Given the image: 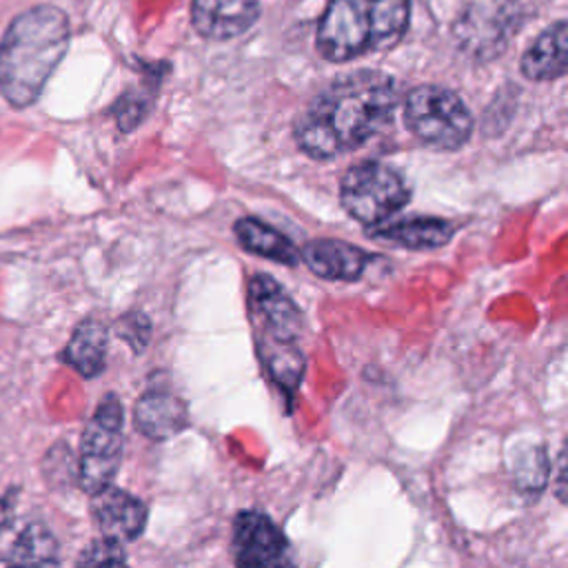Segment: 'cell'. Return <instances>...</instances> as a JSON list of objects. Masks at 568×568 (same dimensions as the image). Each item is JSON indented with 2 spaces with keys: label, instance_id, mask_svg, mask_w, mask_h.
<instances>
[{
  "label": "cell",
  "instance_id": "6da1fadb",
  "mask_svg": "<svg viewBox=\"0 0 568 568\" xmlns=\"http://www.w3.org/2000/svg\"><path fill=\"white\" fill-rule=\"evenodd\" d=\"M397 89L390 75L373 69L335 78L306 106L295 124L300 149L326 160L362 146L393 118Z\"/></svg>",
  "mask_w": 568,
  "mask_h": 568
},
{
  "label": "cell",
  "instance_id": "7a4b0ae2",
  "mask_svg": "<svg viewBox=\"0 0 568 568\" xmlns=\"http://www.w3.org/2000/svg\"><path fill=\"white\" fill-rule=\"evenodd\" d=\"M69 18L53 4L18 13L0 40V91L16 106H29L67 53Z\"/></svg>",
  "mask_w": 568,
  "mask_h": 568
},
{
  "label": "cell",
  "instance_id": "3957f363",
  "mask_svg": "<svg viewBox=\"0 0 568 568\" xmlns=\"http://www.w3.org/2000/svg\"><path fill=\"white\" fill-rule=\"evenodd\" d=\"M410 20V0H331L317 24V51L328 62H346L395 47Z\"/></svg>",
  "mask_w": 568,
  "mask_h": 568
},
{
  "label": "cell",
  "instance_id": "277c9868",
  "mask_svg": "<svg viewBox=\"0 0 568 568\" xmlns=\"http://www.w3.org/2000/svg\"><path fill=\"white\" fill-rule=\"evenodd\" d=\"M406 126L426 144L455 151L473 133V118L457 93L437 84L415 87L404 104Z\"/></svg>",
  "mask_w": 568,
  "mask_h": 568
},
{
  "label": "cell",
  "instance_id": "5b68a950",
  "mask_svg": "<svg viewBox=\"0 0 568 568\" xmlns=\"http://www.w3.org/2000/svg\"><path fill=\"white\" fill-rule=\"evenodd\" d=\"M122 446L124 413L118 395L109 393L95 406L80 439L78 484L84 493L93 495L111 486L122 462Z\"/></svg>",
  "mask_w": 568,
  "mask_h": 568
},
{
  "label": "cell",
  "instance_id": "8992f818",
  "mask_svg": "<svg viewBox=\"0 0 568 568\" xmlns=\"http://www.w3.org/2000/svg\"><path fill=\"white\" fill-rule=\"evenodd\" d=\"M339 197L351 217L366 226H377L410 200V189L395 169L364 160L342 175Z\"/></svg>",
  "mask_w": 568,
  "mask_h": 568
},
{
  "label": "cell",
  "instance_id": "52a82bcc",
  "mask_svg": "<svg viewBox=\"0 0 568 568\" xmlns=\"http://www.w3.org/2000/svg\"><path fill=\"white\" fill-rule=\"evenodd\" d=\"M519 20L521 7L517 0H470L455 20L453 33L466 55L488 62L506 49Z\"/></svg>",
  "mask_w": 568,
  "mask_h": 568
},
{
  "label": "cell",
  "instance_id": "ba28073f",
  "mask_svg": "<svg viewBox=\"0 0 568 568\" xmlns=\"http://www.w3.org/2000/svg\"><path fill=\"white\" fill-rule=\"evenodd\" d=\"M235 568H297L288 539L262 510H240L233 519Z\"/></svg>",
  "mask_w": 568,
  "mask_h": 568
},
{
  "label": "cell",
  "instance_id": "9c48e42d",
  "mask_svg": "<svg viewBox=\"0 0 568 568\" xmlns=\"http://www.w3.org/2000/svg\"><path fill=\"white\" fill-rule=\"evenodd\" d=\"M248 304L257 326V346H297L302 313L273 277L264 273L251 277Z\"/></svg>",
  "mask_w": 568,
  "mask_h": 568
},
{
  "label": "cell",
  "instance_id": "30bf717a",
  "mask_svg": "<svg viewBox=\"0 0 568 568\" xmlns=\"http://www.w3.org/2000/svg\"><path fill=\"white\" fill-rule=\"evenodd\" d=\"M91 515L102 537L122 546L138 539L146 526L144 501L113 484L91 495Z\"/></svg>",
  "mask_w": 568,
  "mask_h": 568
},
{
  "label": "cell",
  "instance_id": "8fae6325",
  "mask_svg": "<svg viewBox=\"0 0 568 568\" xmlns=\"http://www.w3.org/2000/svg\"><path fill=\"white\" fill-rule=\"evenodd\" d=\"M260 16L257 0H193L191 22L209 40L242 36Z\"/></svg>",
  "mask_w": 568,
  "mask_h": 568
},
{
  "label": "cell",
  "instance_id": "7c38bea8",
  "mask_svg": "<svg viewBox=\"0 0 568 568\" xmlns=\"http://www.w3.org/2000/svg\"><path fill=\"white\" fill-rule=\"evenodd\" d=\"M186 424V404L169 388H146L135 404V426L149 439H169Z\"/></svg>",
  "mask_w": 568,
  "mask_h": 568
},
{
  "label": "cell",
  "instance_id": "4fadbf2b",
  "mask_svg": "<svg viewBox=\"0 0 568 568\" xmlns=\"http://www.w3.org/2000/svg\"><path fill=\"white\" fill-rule=\"evenodd\" d=\"M300 260L324 280H355L368 264V255L342 240H313L304 244Z\"/></svg>",
  "mask_w": 568,
  "mask_h": 568
},
{
  "label": "cell",
  "instance_id": "5bb4252c",
  "mask_svg": "<svg viewBox=\"0 0 568 568\" xmlns=\"http://www.w3.org/2000/svg\"><path fill=\"white\" fill-rule=\"evenodd\" d=\"M566 64H568V40H566L564 20L544 29L521 55V73L535 82H546L564 75Z\"/></svg>",
  "mask_w": 568,
  "mask_h": 568
},
{
  "label": "cell",
  "instance_id": "9a60e30c",
  "mask_svg": "<svg viewBox=\"0 0 568 568\" xmlns=\"http://www.w3.org/2000/svg\"><path fill=\"white\" fill-rule=\"evenodd\" d=\"M455 226L439 217H406L368 229V235L404 248H437L450 240Z\"/></svg>",
  "mask_w": 568,
  "mask_h": 568
},
{
  "label": "cell",
  "instance_id": "2e32d148",
  "mask_svg": "<svg viewBox=\"0 0 568 568\" xmlns=\"http://www.w3.org/2000/svg\"><path fill=\"white\" fill-rule=\"evenodd\" d=\"M106 326L95 317H87L75 326L67 348L62 351V362L78 371L82 377H98L106 364Z\"/></svg>",
  "mask_w": 568,
  "mask_h": 568
},
{
  "label": "cell",
  "instance_id": "e0dca14e",
  "mask_svg": "<svg viewBox=\"0 0 568 568\" xmlns=\"http://www.w3.org/2000/svg\"><path fill=\"white\" fill-rule=\"evenodd\" d=\"M0 568H60V552L53 532L33 521L13 539Z\"/></svg>",
  "mask_w": 568,
  "mask_h": 568
},
{
  "label": "cell",
  "instance_id": "ac0fdd59",
  "mask_svg": "<svg viewBox=\"0 0 568 568\" xmlns=\"http://www.w3.org/2000/svg\"><path fill=\"white\" fill-rule=\"evenodd\" d=\"M233 231L237 242L251 253L264 255L268 260L288 264V266H295L300 262L297 246L286 235H282L280 231H275L273 226L264 224L257 217H240Z\"/></svg>",
  "mask_w": 568,
  "mask_h": 568
},
{
  "label": "cell",
  "instance_id": "d6986e66",
  "mask_svg": "<svg viewBox=\"0 0 568 568\" xmlns=\"http://www.w3.org/2000/svg\"><path fill=\"white\" fill-rule=\"evenodd\" d=\"M75 568H129V561L122 544L100 537L80 552Z\"/></svg>",
  "mask_w": 568,
  "mask_h": 568
},
{
  "label": "cell",
  "instance_id": "ffe728a7",
  "mask_svg": "<svg viewBox=\"0 0 568 568\" xmlns=\"http://www.w3.org/2000/svg\"><path fill=\"white\" fill-rule=\"evenodd\" d=\"M115 333L133 348V353H142L151 337V322L144 313L131 311L118 320Z\"/></svg>",
  "mask_w": 568,
  "mask_h": 568
},
{
  "label": "cell",
  "instance_id": "44dd1931",
  "mask_svg": "<svg viewBox=\"0 0 568 568\" xmlns=\"http://www.w3.org/2000/svg\"><path fill=\"white\" fill-rule=\"evenodd\" d=\"M113 113H115V120H118L120 131L129 133L131 129H135V126L140 124V120H142L144 113H146L144 98L138 95V93H124V95L118 100Z\"/></svg>",
  "mask_w": 568,
  "mask_h": 568
},
{
  "label": "cell",
  "instance_id": "7402d4cb",
  "mask_svg": "<svg viewBox=\"0 0 568 568\" xmlns=\"http://www.w3.org/2000/svg\"><path fill=\"white\" fill-rule=\"evenodd\" d=\"M566 450L561 448L559 450V457H557V481H555V493H557V499L564 501L566 499Z\"/></svg>",
  "mask_w": 568,
  "mask_h": 568
}]
</instances>
